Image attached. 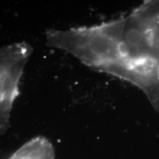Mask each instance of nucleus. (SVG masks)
<instances>
[{
  "mask_svg": "<svg viewBox=\"0 0 159 159\" xmlns=\"http://www.w3.org/2000/svg\"><path fill=\"white\" fill-rule=\"evenodd\" d=\"M109 75L147 96L159 91V0L144 1L119 19L116 56Z\"/></svg>",
  "mask_w": 159,
  "mask_h": 159,
  "instance_id": "nucleus-1",
  "label": "nucleus"
},
{
  "mask_svg": "<svg viewBox=\"0 0 159 159\" xmlns=\"http://www.w3.org/2000/svg\"><path fill=\"white\" fill-rule=\"evenodd\" d=\"M32 53L33 47L26 42L0 48V134L10 127L12 108L20 94V80Z\"/></svg>",
  "mask_w": 159,
  "mask_h": 159,
  "instance_id": "nucleus-2",
  "label": "nucleus"
},
{
  "mask_svg": "<svg viewBox=\"0 0 159 159\" xmlns=\"http://www.w3.org/2000/svg\"><path fill=\"white\" fill-rule=\"evenodd\" d=\"M52 143L43 136L32 139L16 151L9 159H55Z\"/></svg>",
  "mask_w": 159,
  "mask_h": 159,
  "instance_id": "nucleus-3",
  "label": "nucleus"
}]
</instances>
